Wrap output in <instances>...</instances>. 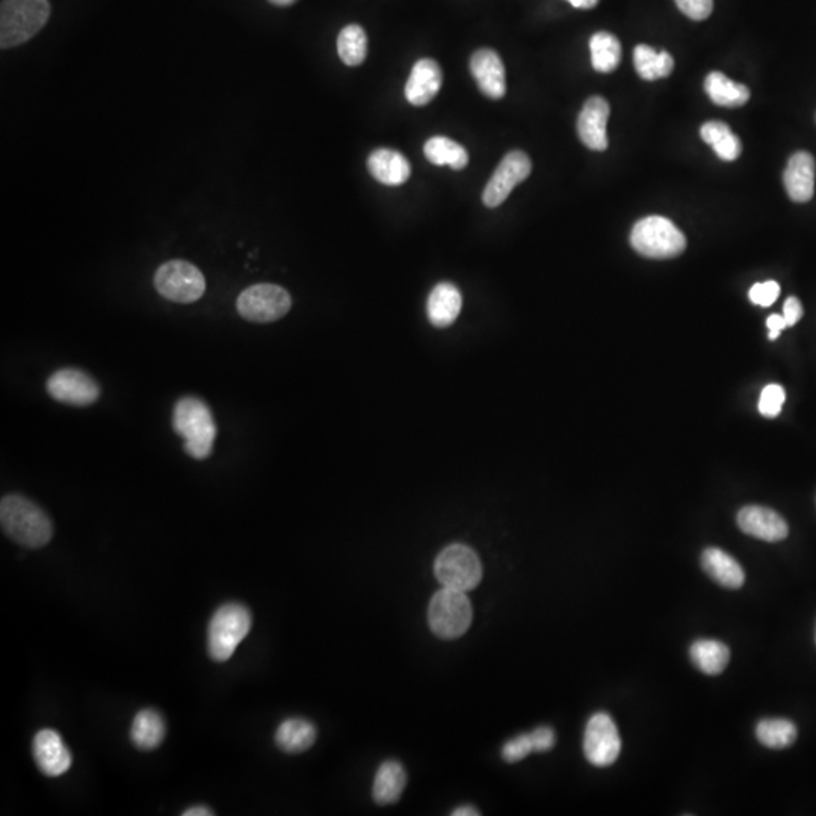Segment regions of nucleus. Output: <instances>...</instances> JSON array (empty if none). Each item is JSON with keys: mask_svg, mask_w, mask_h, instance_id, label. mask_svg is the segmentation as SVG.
<instances>
[{"mask_svg": "<svg viewBox=\"0 0 816 816\" xmlns=\"http://www.w3.org/2000/svg\"><path fill=\"white\" fill-rule=\"evenodd\" d=\"M443 84L442 68L434 59H421L405 84V99L413 106H425L437 96Z\"/></svg>", "mask_w": 816, "mask_h": 816, "instance_id": "f3484780", "label": "nucleus"}, {"mask_svg": "<svg viewBox=\"0 0 816 816\" xmlns=\"http://www.w3.org/2000/svg\"><path fill=\"white\" fill-rule=\"evenodd\" d=\"M251 612L241 603H226L212 616L208 629L209 656L214 661L232 658L241 641L250 634Z\"/></svg>", "mask_w": 816, "mask_h": 816, "instance_id": "20e7f679", "label": "nucleus"}, {"mask_svg": "<svg viewBox=\"0 0 816 816\" xmlns=\"http://www.w3.org/2000/svg\"><path fill=\"white\" fill-rule=\"evenodd\" d=\"M47 393L55 401L75 407H88L100 398V386L81 369L65 368L53 372L46 384Z\"/></svg>", "mask_w": 816, "mask_h": 816, "instance_id": "9b49d317", "label": "nucleus"}, {"mask_svg": "<svg viewBox=\"0 0 816 816\" xmlns=\"http://www.w3.org/2000/svg\"><path fill=\"white\" fill-rule=\"evenodd\" d=\"M164 718L155 709H143L138 712L133 718L132 727H130V739H132L135 747L149 752L155 750L162 744L165 738Z\"/></svg>", "mask_w": 816, "mask_h": 816, "instance_id": "5701e85b", "label": "nucleus"}, {"mask_svg": "<svg viewBox=\"0 0 816 816\" xmlns=\"http://www.w3.org/2000/svg\"><path fill=\"white\" fill-rule=\"evenodd\" d=\"M292 298L282 286L260 283L241 292L236 300V309L242 318L257 324L279 321L288 315Z\"/></svg>", "mask_w": 816, "mask_h": 816, "instance_id": "1a4fd4ad", "label": "nucleus"}, {"mask_svg": "<svg viewBox=\"0 0 816 816\" xmlns=\"http://www.w3.org/2000/svg\"><path fill=\"white\" fill-rule=\"evenodd\" d=\"M797 736V726L786 718H765L756 726V738L771 750L791 747Z\"/></svg>", "mask_w": 816, "mask_h": 816, "instance_id": "c756f323", "label": "nucleus"}, {"mask_svg": "<svg viewBox=\"0 0 816 816\" xmlns=\"http://www.w3.org/2000/svg\"><path fill=\"white\" fill-rule=\"evenodd\" d=\"M368 170L375 180L387 186H399L407 182L412 168L402 153L396 150L378 149L368 158Z\"/></svg>", "mask_w": 816, "mask_h": 816, "instance_id": "aec40b11", "label": "nucleus"}, {"mask_svg": "<svg viewBox=\"0 0 816 816\" xmlns=\"http://www.w3.org/2000/svg\"><path fill=\"white\" fill-rule=\"evenodd\" d=\"M690 658L703 674L718 676L729 664L730 649L721 641L697 640L691 646Z\"/></svg>", "mask_w": 816, "mask_h": 816, "instance_id": "393cba45", "label": "nucleus"}, {"mask_svg": "<svg viewBox=\"0 0 816 816\" xmlns=\"http://www.w3.org/2000/svg\"><path fill=\"white\" fill-rule=\"evenodd\" d=\"M732 132L730 127L723 121H708L700 127V136L709 146H714L718 140H721L726 133Z\"/></svg>", "mask_w": 816, "mask_h": 816, "instance_id": "4c0bfd02", "label": "nucleus"}, {"mask_svg": "<svg viewBox=\"0 0 816 816\" xmlns=\"http://www.w3.org/2000/svg\"><path fill=\"white\" fill-rule=\"evenodd\" d=\"M634 65L638 75L644 81H656L667 78L674 68V61L668 52H656L647 44H640L634 50Z\"/></svg>", "mask_w": 816, "mask_h": 816, "instance_id": "bb28decb", "label": "nucleus"}, {"mask_svg": "<svg viewBox=\"0 0 816 816\" xmlns=\"http://www.w3.org/2000/svg\"><path fill=\"white\" fill-rule=\"evenodd\" d=\"M534 752V745H532L531 733H523V735L516 736L510 739L502 748V758L508 764L523 761L526 756Z\"/></svg>", "mask_w": 816, "mask_h": 816, "instance_id": "473e14b6", "label": "nucleus"}, {"mask_svg": "<svg viewBox=\"0 0 816 816\" xmlns=\"http://www.w3.org/2000/svg\"><path fill=\"white\" fill-rule=\"evenodd\" d=\"M472 605L464 591L443 587L428 606V625L443 640H455L466 634L472 623Z\"/></svg>", "mask_w": 816, "mask_h": 816, "instance_id": "423d86ee", "label": "nucleus"}, {"mask_svg": "<svg viewBox=\"0 0 816 816\" xmlns=\"http://www.w3.org/2000/svg\"><path fill=\"white\" fill-rule=\"evenodd\" d=\"M572 4V7L581 8V10H591L599 4V0H567Z\"/></svg>", "mask_w": 816, "mask_h": 816, "instance_id": "79ce46f5", "label": "nucleus"}, {"mask_svg": "<svg viewBox=\"0 0 816 816\" xmlns=\"http://www.w3.org/2000/svg\"><path fill=\"white\" fill-rule=\"evenodd\" d=\"M183 816H211L215 815L214 810L209 809V807L204 806H194L189 807L186 809L185 812L182 813Z\"/></svg>", "mask_w": 816, "mask_h": 816, "instance_id": "a19ab883", "label": "nucleus"}, {"mask_svg": "<svg viewBox=\"0 0 816 816\" xmlns=\"http://www.w3.org/2000/svg\"><path fill=\"white\" fill-rule=\"evenodd\" d=\"M316 727L304 718H289L280 724L276 732L277 747L285 753H303L315 744Z\"/></svg>", "mask_w": 816, "mask_h": 816, "instance_id": "b1692460", "label": "nucleus"}, {"mask_svg": "<svg viewBox=\"0 0 816 816\" xmlns=\"http://www.w3.org/2000/svg\"><path fill=\"white\" fill-rule=\"evenodd\" d=\"M674 2L688 19L696 22L708 19L714 11V0H674Z\"/></svg>", "mask_w": 816, "mask_h": 816, "instance_id": "72a5a7b5", "label": "nucleus"}, {"mask_svg": "<svg viewBox=\"0 0 816 816\" xmlns=\"http://www.w3.org/2000/svg\"><path fill=\"white\" fill-rule=\"evenodd\" d=\"M631 244L641 256L649 259H671L684 253L687 239L668 218H644L635 224L631 233Z\"/></svg>", "mask_w": 816, "mask_h": 816, "instance_id": "39448f33", "label": "nucleus"}, {"mask_svg": "<svg viewBox=\"0 0 816 816\" xmlns=\"http://www.w3.org/2000/svg\"><path fill=\"white\" fill-rule=\"evenodd\" d=\"M155 288L165 300L173 303H195L206 291V280L203 272L186 262L170 260L159 266L155 274Z\"/></svg>", "mask_w": 816, "mask_h": 816, "instance_id": "6e6552de", "label": "nucleus"}, {"mask_svg": "<svg viewBox=\"0 0 816 816\" xmlns=\"http://www.w3.org/2000/svg\"><path fill=\"white\" fill-rule=\"evenodd\" d=\"M32 755L41 773L47 777H59L72 767V753L56 730L43 729L32 742Z\"/></svg>", "mask_w": 816, "mask_h": 816, "instance_id": "ddd939ff", "label": "nucleus"}, {"mask_svg": "<svg viewBox=\"0 0 816 816\" xmlns=\"http://www.w3.org/2000/svg\"><path fill=\"white\" fill-rule=\"evenodd\" d=\"M434 573L443 587L467 593L480 585L483 566L472 548L455 543L440 552L434 563Z\"/></svg>", "mask_w": 816, "mask_h": 816, "instance_id": "0eeeda50", "label": "nucleus"}, {"mask_svg": "<svg viewBox=\"0 0 816 816\" xmlns=\"http://www.w3.org/2000/svg\"><path fill=\"white\" fill-rule=\"evenodd\" d=\"M0 525L11 540L29 549L43 548L53 537V523L46 511L22 495L2 498Z\"/></svg>", "mask_w": 816, "mask_h": 816, "instance_id": "f257e3e1", "label": "nucleus"}, {"mask_svg": "<svg viewBox=\"0 0 816 816\" xmlns=\"http://www.w3.org/2000/svg\"><path fill=\"white\" fill-rule=\"evenodd\" d=\"M712 149L715 150L718 158L723 159V161L732 162L741 156L742 144L738 136L729 132L726 133L721 140H718L717 143L712 146Z\"/></svg>", "mask_w": 816, "mask_h": 816, "instance_id": "c9c22d12", "label": "nucleus"}, {"mask_svg": "<svg viewBox=\"0 0 816 816\" xmlns=\"http://www.w3.org/2000/svg\"><path fill=\"white\" fill-rule=\"evenodd\" d=\"M801 316H803V306H801L800 301L795 297H789L785 306H783V318H785L788 327L797 324Z\"/></svg>", "mask_w": 816, "mask_h": 816, "instance_id": "58836bf2", "label": "nucleus"}, {"mask_svg": "<svg viewBox=\"0 0 816 816\" xmlns=\"http://www.w3.org/2000/svg\"><path fill=\"white\" fill-rule=\"evenodd\" d=\"M779 295V283L770 280V282L756 283V285H753L748 297H750V300H752V303L756 304V306L770 307L771 304L776 303Z\"/></svg>", "mask_w": 816, "mask_h": 816, "instance_id": "f704fd0d", "label": "nucleus"}, {"mask_svg": "<svg viewBox=\"0 0 816 816\" xmlns=\"http://www.w3.org/2000/svg\"><path fill=\"white\" fill-rule=\"evenodd\" d=\"M405 785H407V774L401 762H383L375 774L374 788H372L375 803L380 806L396 803L401 798Z\"/></svg>", "mask_w": 816, "mask_h": 816, "instance_id": "4be33fe9", "label": "nucleus"}, {"mask_svg": "<svg viewBox=\"0 0 816 816\" xmlns=\"http://www.w3.org/2000/svg\"><path fill=\"white\" fill-rule=\"evenodd\" d=\"M767 327L768 330H770V339L776 340L777 337H779L780 331L788 327V324H786L783 315H771L770 318L767 319Z\"/></svg>", "mask_w": 816, "mask_h": 816, "instance_id": "ea45409f", "label": "nucleus"}, {"mask_svg": "<svg viewBox=\"0 0 816 816\" xmlns=\"http://www.w3.org/2000/svg\"><path fill=\"white\" fill-rule=\"evenodd\" d=\"M531 159L520 150H513L502 159L492 179L483 192V203L487 208H498L507 200L514 188L531 174Z\"/></svg>", "mask_w": 816, "mask_h": 816, "instance_id": "f8f14e48", "label": "nucleus"}, {"mask_svg": "<svg viewBox=\"0 0 816 816\" xmlns=\"http://www.w3.org/2000/svg\"><path fill=\"white\" fill-rule=\"evenodd\" d=\"M739 528L744 534L752 535L759 540L776 543L785 540L789 534L788 523L776 511L759 505H748L742 508L736 517Z\"/></svg>", "mask_w": 816, "mask_h": 816, "instance_id": "4468645a", "label": "nucleus"}, {"mask_svg": "<svg viewBox=\"0 0 816 816\" xmlns=\"http://www.w3.org/2000/svg\"><path fill=\"white\" fill-rule=\"evenodd\" d=\"M50 16L49 0H2L0 46H20L43 29Z\"/></svg>", "mask_w": 816, "mask_h": 816, "instance_id": "7ed1b4c3", "label": "nucleus"}, {"mask_svg": "<svg viewBox=\"0 0 816 816\" xmlns=\"http://www.w3.org/2000/svg\"><path fill=\"white\" fill-rule=\"evenodd\" d=\"M705 90L715 105L724 108H738L750 99V90L745 85L736 84L720 72L709 73L705 81Z\"/></svg>", "mask_w": 816, "mask_h": 816, "instance_id": "a878e982", "label": "nucleus"}, {"mask_svg": "<svg viewBox=\"0 0 816 816\" xmlns=\"http://www.w3.org/2000/svg\"><path fill=\"white\" fill-rule=\"evenodd\" d=\"M609 118V105L603 97L594 96L585 102L578 118V135L588 149L603 152L608 149L606 124Z\"/></svg>", "mask_w": 816, "mask_h": 816, "instance_id": "dca6fc26", "label": "nucleus"}, {"mask_svg": "<svg viewBox=\"0 0 816 816\" xmlns=\"http://www.w3.org/2000/svg\"><path fill=\"white\" fill-rule=\"evenodd\" d=\"M173 427L185 439V451L195 460H206L214 451L217 436L214 416L206 402L185 396L174 405Z\"/></svg>", "mask_w": 816, "mask_h": 816, "instance_id": "f03ea898", "label": "nucleus"}, {"mask_svg": "<svg viewBox=\"0 0 816 816\" xmlns=\"http://www.w3.org/2000/svg\"><path fill=\"white\" fill-rule=\"evenodd\" d=\"M425 158L431 164L442 167L449 165L454 170H463L469 164L467 150L455 141L449 140L446 136H434L430 138L424 147Z\"/></svg>", "mask_w": 816, "mask_h": 816, "instance_id": "c85d7f7f", "label": "nucleus"}, {"mask_svg": "<svg viewBox=\"0 0 816 816\" xmlns=\"http://www.w3.org/2000/svg\"><path fill=\"white\" fill-rule=\"evenodd\" d=\"M591 62L596 72L611 73L622 61V44L616 35L600 31L590 40Z\"/></svg>", "mask_w": 816, "mask_h": 816, "instance_id": "cd10ccee", "label": "nucleus"}, {"mask_svg": "<svg viewBox=\"0 0 816 816\" xmlns=\"http://www.w3.org/2000/svg\"><path fill=\"white\" fill-rule=\"evenodd\" d=\"M470 73L481 93L489 99L499 100L507 93L504 62L495 50H476L470 58Z\"/></svg>", "mask_w": 816, "mask_h": 816, "instance_id": "2eb2a0df", "label": "nucleus"}, {"mask_svg": "<svg viewBox=\"0 0 816 816\" xmlns=\"http://www.w3.org/2000/svg\"><path fill=\"white\" fill-rule=\"evenodd\" d=\"M269 2L277 5V7H289V5H294L297 0H269Z\"/></svg>", "mask_w": 816, "mask_h": 816, "instance_id": "c03bdc74", "label": "nucleus"}, {"mask_svg": "<svg viewBox=\"0 0 816 816\" xmlns=\"http://www.w3.org/2000/svg\"><path fill=\"white\" fill-rule=\"evenodd\" d=\"M461 307H463V297L457 286L448 282L439 283L428 297V319L434 327H449L457 321Z\"/></svg>", "mask_w": 816, "mask_h": 816, "instance_id": "6ab92c4d", "label": "nucleus"}, {"mask_svg": "<svg viewBox=\"0 0 816 816\" xmlns=\"http://www.w3.org/2000/svg\"><path fill=\"white\" fill-rule=\"evenodd\" d=\"M452 815H455V816H476V815H480V812H478V810H476L475 807L463 806V807H458V809H455L454 812H452Z\"/></svg>", "mask_w": 816, "mask_h": 816, "instance_id": "37998d69", "label": "nucleus"}, {"mask_svg": "<svg viewBox=\"0 0 816 816\" xmlns=\"http://www.w3.org/2000/svg\"><path fill=\"white\" fill-rule=\"evenodd\" d=\"M622 752L619 729L606 712H597L588 720L584 735V755L594 767H609Z\"/></svg>", "mask_w": 816, "mask_h": 816, "instance_id": "9d476101", "label": "nucleus"}, {"mask_svg": "<svg viewBox=\"0 0 816 816\" xmlns=\"http://www.w3.org/2000/svg\"><path fill=\"white\" fill-rule=\"evenodd\" d=\"M785 389L779 384H768L761 393L759 399V412L765 418H777L782 412L783 402H785Z\"/></svg>", "mask_w": 816, "mask_h": 816, "instance_id": "2f4dec72", "label": "nucleus"}, {"mask_svg": "<svg viewBox=\"0 0 816 816\" xmlns=\"http://www.w3.org/2000/svg\"><path fill=\"white\" fill-rule=\"evenodd\" d=\"M532 745H534V752L544 753L552 750L555 745V732L548 726L537 727L534 732H531Z\"/></svg>", "mask_w": 816, "mask_h": 816, "instance_id": "e433bc0d", "label": "nucleus"}, {"mask_svg": "<svg viewBox=\"0 0 816 816\" xmlns=\"http://www.w3.org/2000/svg\"><path fill=\"white\" fill-rule=\"evenodd\" d=\"M337 52L344 64L357 67L368 55V37L362 26L350 25L340 31L337 37Z\"/></svg>", "mask_w": 816, "mask_h": 816, "instance_id": "7c9ffc66", "label": "nucleus"}, {"mask_svg": "<svg viewBox=\"0 0 816 816\" xmlns=\"http://www.w3.org/2000/svg\"><path fill=\"white\" fill-rule=\"evenodd\" d=\"M702 567L712 581L729 590H738L744 585L745 573L741 564L718 548H708L702 554Z\"/></svg>", "mask_w": 816, "mask_h": 816, "instance_id": "412c9836", "label": "nucleus"}, {"mask_svg": "<svg viewBox=\"0 0 816 816\" xmlns=\"http://www.w3.org/2000/svg\"><path fill=\"white\" fill-rule=\"evenodd\" d=\"M815 173V159L810 153L797 152L791 156L783 174V182L792 201L806 203L812 200L815 192Z\"/></svg>", "mask_w": 816, "mask_h": 816, "instance_id": "a211bd4d", "label": "nucleus"}]
</instances>
